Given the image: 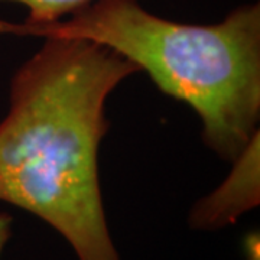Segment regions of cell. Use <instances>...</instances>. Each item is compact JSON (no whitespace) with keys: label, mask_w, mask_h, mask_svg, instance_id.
Returning a JSON list of instances; mask_svg holds the SVG:
<instances>
[{"label":"cell","mask_w":260,"mask_h":260,"mask_svg":"<svg viewBox=\"0 0 260 260\" xmlns=\"http://www.w3.org/2000/svg\"><path fill=\"white\" fill-rule=\"evenodd\" d=\"M139 68L84 39L45 38L12 77L0 121V201L51 225L77 260H123L103 204L110 94Z\"/></svg>","instance_id":"cell-1"},{"label":"cell","mask_w":260,"mask_h":260,"mask_svg":"<svg viewBox=\"0 0 260 260\" xmlns=\"http://www.w3.org/2000/svg\"><path fill=\"white\" fill-rule=\"evenodd\" d=\"M0 34L84 39L117 52L198 114L205 145L224 160L259 132V3L214 25H189L159 18L138 0H93L49 23L0 20Z\"/></svg>","instance_id":"cell-2"},{"label":"cell","mask_w":260,"mask_h":260,"mask_svg":"<svg viewBox=\"0 0 260 260\" xmlns=\"http://www.w3.org/2000/svg\"><path fill=\"white\" fill-rule=\"evenodd\" d=\"M260 132L232 160L229 177L210 194L197 200L188 225L197 232H217L236 224L260 204Z\"/></svg>","instance_id":"cell-3"},{"label":"cell","mask_w":260,"mask_h":260,"mask_svg":"<svg viewBox=\"0 0 260 260\" xmlns=\"http://www.w3.org/2000/svg\"><path fill=\"white\" fill-rule=\"evenodd\" d=\"M15 2L28 8V23H49L67 18L73 12L91 3L93 0H0Z\"/></svg>","instance_id":"cell-4"},{"label":"cell","mask_w":260,"mask_h":260,"mask_svg":"<svg viewBox=\"0 0 260 260\" xmlns=\"http://www.w3.org/2000/svg\"><path fill=\"white\" fill-rule=\"evenodd\" d=\"M244 260H260V236L259 232H250L243 240Z\"/></svg>","instance_id":"cell-5"},{"label":"cell","mask_w":260,"mask_h":260,"mask_svg":"<svg viewBox=\"0 0 260 260\" xmlns=\"http://www.w3.org/2000/svg\"><path fill=\"white\" fill-rule=\"evenodd\" d=\"M13 218L8 213H0V256L12 237Z\"/></svg>","instance_id":"cell-6"}]
</instances>
